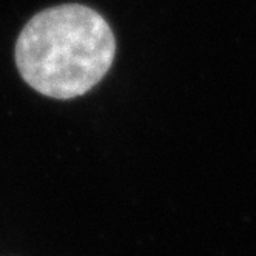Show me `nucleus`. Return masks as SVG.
Returning a JSON list of instances; mask_svg holds the SVG:
<instances>
[{
	"instance_id": "nucleus-1",
	"label": "nucleus",
	"mask_w": 256,
	"mask_h": 256,
	"mask_svg": "<svg viewBox=\"0 0 256 256\" xmlns=\"http://www.w3.org/2000/svg\"><path fill=\"white\" fill-rule=\"evenodd\" d=\"M116 56L114 34L88 6L66 4L36 14L16 42V65L38 93L68 100L98 85Z\"/></svg>"
}]
</instances>
